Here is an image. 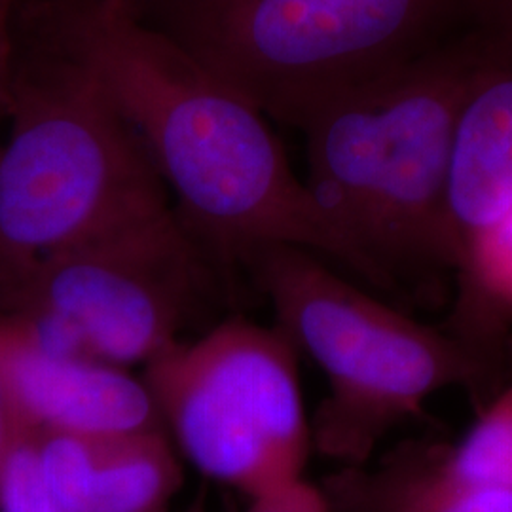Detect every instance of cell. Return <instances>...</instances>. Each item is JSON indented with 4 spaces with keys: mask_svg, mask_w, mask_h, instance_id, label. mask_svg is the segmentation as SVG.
I'll use <instances>...</instances> for the list:
<instances>
[{
    "mask_svg": "<svg viewBox=\"0 0 512 512\" xmlns=\"http://www.w3.org/2000/svg\"><path fill=\"white\" fill-rule=\"evenodd\" d=\"M69 2H73L80 8L95 10V12H105V14L143 21L164 0H69Z\"/></svg>",
    "mask_w": 512,
    "mask_h": 512,
    "instance_id": "2e32d148",
    "label": "cell"
},
{
    "mask_svg": "<svg viewBox=\"0 0 512 512\" xmlns=\"http://www.w3.org/2000/svg\"><path fill=\"white\" fill-rule=\"evenodd\" d=\"M484 29V48L459 105L448 177L459 270L469 241L512 209V38Z\"/></svg>",
    "mask_w": 512,
    "mask_h": 512,
    "instance_id": "30bf717a",
    "label": "cell"
},
{
    "mask_svg": "<svg viewBox=\"0 0 512 512\" xmlns=\"http://www.w3.org/2000/svg\"><path fill=\"white\" fill-rule=\"evenodd\" d=\"M143 23L298 128L478 23V0H164Z\"/></svg>",
    "mask_w": 512,
    "mask_h": 512,
    "instance_id": "277c9868",
    "label": "cell"
},
{
    "mask_svg": "<svg viewBox=\"0 0 512 512\" xmlns=\"http://www.w3.org/2000/svg\"><path fill=\"white\" fill-rule=\"evenodd\" d=\"M482 23L393 73L344 93L298 126L313 198L384 279L459 272L448 177L459 105L482 54Z\"/></svg>",
    "mask_w": 512,
    "mask_h": 512,
    "instance_id": "7a4b0ae2",
    "label": "cell"
},
{
    "mask_svg": "<svg viewBox=\"0 0 512 512\" xmlns=\"http://www.w3.org/2000/svg\"><path fill=\"white\" fill-rule=\"evenodd\" d=\"M245 512H334L325 492L300 478L268 494L251 497Z\"/></svg>",
    "mask_w": 512,
    "mask_h": 512,
    "instance_id": "9a60e30c",
    "label": "cell"
},
{
    "mask_svg": "<svg viewBox=\"0 0 512 512\" xmlns=\"http://www.w3.org/2000/svg\"><path fill=\"white\" fill-rule=\"evenodd\" d=\"M440 456L461 478L512 494V384L484 406L458 446Z\"/></svg>",
    "mask_w": 512,
    "mask_h": 512,
    "instance_id": "4fadbf2b",
    "label": "cell"
},
{
    "mask_svg": "<svg viewBox=\"0 0 512 512\" xmlns=\"http://www.w3.org/2000/svg\"><path fill=\"white\" fill-rule=\"evenodd\" d=\"M23 439L25 437H21V433L18 431V425H16L14 416L10 412V406H8L6 395H4V389H2V384H0V469H2L4 461L12 454V450Z\"/></svg>",
    "mask_w": 512,
    "mask_h": 512,
    "instance_id": "ac0fdd59",
    "label": "cell"
},
{
    "mask_svg": "<svg viewBox=\"0 0 512 512\" xmlns=\"http://www.w3.org/2000/svg\"><path fill=\"white\" fill-rule=\"evenodd\" d=\"M6 71H8V57L0 59V124L6 118Z\"/></svg>",
    "mask_w": 512,
    "mask_h": 512,
    "instance_id": "ffe728a7",
    "label": "cell"
},
{
    "mask_svg": "<svg viewBox=\"0 0 512 512\" xmlns=\"http://www.w3.org/2000/svg\"><path fill=\"white\" fill-rule=\"evenodd\" d=\"M57 512H167L183 467L165 429L29 439Z\"/></svg>",
    "mask_w": 512,
    "mask_h": 512,
    "instance_id": "9c48e42d",
    "label": "cell"
},
{
    "mask_svg": "<svg viewBox=\"0 0 512 512\" xmlns=\"http://www.w3.org/2000/svg\"><path fill=\"white\" fill-rule=\"evenodd\" d=\"M0 143V306L46 260L171 207L97 76L23 8L10 29Z\"/></svg>",
    "mask_w": 512,
    "mask_h": 512,
    "instance_id": "3957f363",
    "label": "cell"
},
{
    "mask_svg": "<svg viewBox=\"0 0 512 512\" xmlns=\"http://www.w3.org/2000/svg\"><path fill=\"white\" fill-rule=\"evenodd\" d=\"M0 512H57L38 475L29 439L19 442L0 469Z\"/></svg>",
    "mask_w": 512,
    "mask_h": 512,
    "instance_id": "5bb4252c",
    "label": "cell"
},
{
    "mask_svg": "<svg viewBox=\"0 0 512 512\" xmlns=\"http://www.w3.org/2000/svg\"><path fill=\"white\" fill-rule=\"evenodd\" d=\"M219 266L171 205L46 260L0 315L48 353L147 366L183 340Z\"/></svg>",
    "mask_w": 512,
    "mask_h": 512,
    "instance_id": "8992f818",
    "label": "cell"
},
{
    "mask_svg": "<svg viewBox=\"0 0 512 512\" xmlns=\"http://www.w3.org/2000/svg\"><path fill=\"white\" fill-rule=\"evenodd\" d=\"M0 384L25 439L165 429L145 380L120 366L37 348L2 315Z\"/></svg>",
    "mask_w": 512,
    "mask_h": 512,
    "instance_id": "ba28073f",
    "label": "cell"
},
{
    "mask_svg": "<svg viewBox=\"0 0 512 512\" xmlns=\"http://www.w3.org/2000/svg\"><path fill=\"white\" fill-rule=\"evenodd\" d=\"M145 384L202 475L249 499L304 478L311 429L298 351L277 327L226 319L150 361Z\"/></svg>",
    "mask_w": 512,
    "mask_h": 512,
    "instance_id": "52a82bcc",
    "label": "cell"
},
{
    "mask_svg": "<svg viewBox=\"0 0 512 512\" xmlns=\"http://www.w3.org/2000/svg\"><path fill=\"white\" fill-rule=\"evenodd\" d=\"M183 512H209L207 509V503H205V497L198 495L190 507H186Z\"/></svg>",
    "mask_w": 512,
    "mask_h": 512,
    "instance_id": "44dd1931",
    "label": "cell"
},
{
    "mask_svg": "<svg viewBox=\"0 0 512 512\" xmlns=\"http://www.w3.org/2000/svg\"><path fill=\"white\" fill-rule=\"evenodd\" d=\"M21 0H0V59L10 52V29Z\"/></svg>",
    "mask_w": 512,
    "mask_h": 512,
    "instance_id": "d6986e66",
    "label": "cell"
},
{
    "mask_svg": "<svg viewBox=\"0 0 512 512\" xmlns=\"http://www.w3.org/2000/svg\"><path fill=\"white\" fill-rule=\"evenodd\" d=\"M239 266L270 300L275 327L325 374L311 448L344 467H365L435 393L488 376V355L473 344L406 317L310 251L264 247Z\"/></svg>",
    "mask_w": 512,
    "mask_h": 512,
    "instance_id": "5b68a950",
    "label": "cell"
},
{
    "mask_svg": "<svg viewBox=\"0 0 512 512\" xmlns=\"http://www.w3.org/2000/svg\"><path fill=\"white\" fill-rule=\"evenodd\" d=\"M334 512H512V494L452 473L440 452L399 450L380 467H344L321 488Z\"/></svg>",
    "mask_w": 512,
    "mask_h": 512,
    "instance_id": "8fae6325",
    "label": "cell"
},
{
    "mask_svg": "<svg viewBox=\"0 0 512 512\" xmlns=\"http://www.w3.org/2000/svg\"><path fill=\"white\" fill-rule=\"evenodd\" d=\"M19 6L105 86L173 194L177 217L224 266L264 247H296L387 293L243 93L143 21L69 0Z\"/></svg>",
    "mask_w": 512,
    "mask_h": 512,
    "instance_id": "6da1fadb",
    "label": "cell"
},
{
    "mask_svg": "<svg viewBox=\"0 0 512 512\" xmlns=\"http://www.w3.org/2000/svg\"><path fill=\"white\" fill-rule=\"evenodd\" d=\"M459 279L463 332L475 330L482 313H511L512 209L469 241Z\"/></svg>",
    "mask_w": 512,
    "mask_h": 512,
    "instance_id": "7c38bea8",
    "label": "cell"
},
{
    "mask_svg": "<svg viewBox=\"0 0 512 512\" xmlns=\"http://www.w3.org/2000/svg\"><path fill=\"white\" fill-rule=\"evenodd\" d=\"M478 19L512 38V0H478Z\"/></svg>",
    "mask_w": 512,
    "mask_h": 512,
    "instance_id": "e0dca14e",
    "label": "cell"
}]
</instances>
